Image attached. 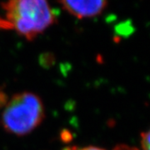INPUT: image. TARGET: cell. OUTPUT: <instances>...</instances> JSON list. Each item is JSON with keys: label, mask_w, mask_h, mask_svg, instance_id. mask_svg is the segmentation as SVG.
I'll use <instances>...</instances> for the list:
<instances>
[{"label": "cell", "mask_w": 150, "mask_h": 150, "mask_svg": "<svg viewBox=\"0 0 150 150\" xmlns=\"http://www.w3.org/2000/svg\"><path fill=\"white\" fill-rule=\"evenodd\" d=\"M2 5L11 28L28 40L37 37L56 21L55 12L43 0H13Z\"/></svg>", "instance_id": "1"}, {"label": "cell", "mask_w": 150, "mask_h": 150, "mask_svg": "<svg viewBox=\"0 0 150 150\" xmlns=\"http://www.w3.org/2000/svg\"><path fill=\"white\" fill-rule=\"evenodd\" d=\"M44 107L40 98L32 93H17L7 101L0 120L7 132L16 135L31 133L42 123Z\"/></svg>", "instance_id": "2"}, {"label": "cell", "mask_w": 150, "mask_h": 150, "mask_svg": "<svg viewBox=\"0 0 150 150\" xmlns=\"http://www.w3.org/2000/svg\"><path fill=\"white\" fill-rule=\"evenodd\" d=\"M62 7L70 14L78 18H91L100 14L108 3L103 0L97 1H61Z\"/></svg>", "instance_id": "3"}, {"label": "cell", "mask_w": 150, "mask_h": 150, "mask_svg": "<svg viewBox=\"0 0 150 150\" xmlns=\"http://www.w3.org/2000/svg\"><path fill=\"white\" fill-rule=\"evenodd\" d=\"M140 143L142 150H150V129L141 134Z\"/></svg>", "instance_id": "4"}, {"label": "cell", "mask_w": 150, "mask_h": 150, "mask_svg": "<svg viewBox=\"0 0 150 150\" xmlns=\"http://www.w3.org/2000/svg\"><path fill=\"white\" fill-rule=\"evenodd\" d=\"M11 25L5 18H2L0 17V29H11Z\"/></svg>", "instance_id": "5"}, {"label": "cell", "mask_w": 150, "mask_h": 150, "mask_svg": "<svg viewBox=\"0 0 150 150\" xmlns=\"http://www.w3.org/2000/svg\"><path fill=\"white\" fill-rule=\"evenodd\" d=\"M114 150H139L136 148H134V147H130V146H128V145H120V146H118L115 148Z\"/></svg>", "instance_id": "6"}, {"label": "cell", "mask_w": 150, "mask_h": 150, "mask_svg": "<svg viewBox=\"0 0 150 150\" xmlns=\"http://www.w3.org/2000/svg\"><path fill=\"white\" fill-rule=\"evenodd\" d=\"M66 150H105L103 149H100L98 147H84V148H81V149H70Z\"/></svg>", "instance_id": "7"}]
</instances>
